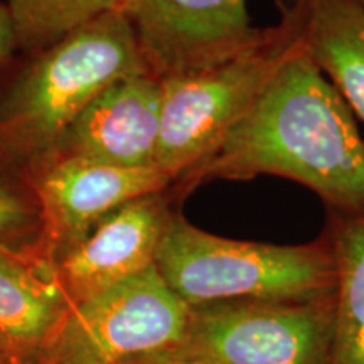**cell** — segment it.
<instances>
[{
	"instance_id": "cell-1",
	"label": "cell",
	"mask_w": 364,
	"mask_h": 364,
	"mask_svg": "<svg viewBox=\"0 0 364 364\" xmlns=\"http://www.w3.org/2000/svg\"><path fill=\"white\" fill-rule=\"evenodd\" d=\"M354 117L304 46L171 193L182 199L211 181L277 176L314 191L339 216L364 215V136Z\"/></svg>"
},
{
	"instance_id": "cell-13",
	"label": "cell",
	"mask_w": 364,
	"mask_h": 364,
	"mask_svg": "<svg viewBox=\"0 0 364 364\" xmlns=\"http://www.w3.org/2000/svg\"><path fill=\"white\" fill-rule=\"evenodd\" d=\"M329 241L336 265L332 364H364V215L339 216Z\"/></svg>"
},
{
	"instance_id": "cell-17",
	"label": "cell",
	"mask_w": 364,
	"mask_h": 364,
	"mask_svg": "<svg viewBox=\"0 0 364 364\" xmlns=\"http://www.w3.org/2000/svg\"><path fill=\"white\" fill-rule=\"evenodd\" d=\"M130 364H204V363L182 356V354H179L177 351H167L161 354H154V356L136 359V361Z\"/></svg>"
},
{
	"instance_id": "cell-15",
	"label": "cell",
	"mask_w": 364,
	"mask_h": 364,
	"mask_svg": "<svg viewBox=\"0 0 364 364\" xmlns=\"http://www.w3.org/2000/svg\"><path fill=\"white\" fill-rule=\"evenodd\" d=\"M0 248L44 252V218L31 172L0 164ZM48 255V253H46Z\"/></svg>"
},
{
	"instance_id": "cell-9",
	"label": "cell",
	"mask_w": 364,
	"mask_h": 364,
	"mask_svg": "<svg viewBox=\"0 0 364 364\" xmlns=\"http://www.w3.org/2000/svg\"><path fill=\"white\" fill-rule=\"evenodd\" d=\"M174 203L171 189L125 203L54 260L73 306L156 267Z\"/></svg>"
},
{
	"instance_id": "cell-14",
	"label": "cell",
	"mask_w": 364,
	"mask_h": 364,
	"mask_svg": "<svg viewBox=\"0 0 364 364\" xmlns=\"http://www.w3.org/2000/svg\"><path fill=\"white\" fill-rule=\"evenodd\" d=\"M120 4L122 0H2L17 49L41 53Z\"/></svg>"
},
{
	"instance_id": "cell-12",
	"label": "cell",
	"mask_w": 364,
	"mask_h": 364,
	"mask_svg": "<svg viewBox=\"0 0 364 364\" xmlns=\"http://www.w3.org/2000/svg\"><path fill=\"white\" fill-rule=\"evenodd\" d=\"M307 56L364 122V9L354 0H279Z\"/></svg>"
},
{
	"instance_id": "cell-7",
	"label": "cell",
	"mask_w": 364,
	"mask_h": 364,
	"mask_svg": "<svg viewBox=\"0 0 364 364\" xmlns=\"http://www.w3.org/2000/svg\"><path fill=\"white\" fill-rule=\"evenodd\" d=\"M145 68L161 81L193 75L252 48L268 27L252 24L247 0H122Z\"/></svg>"
},
{
	"instance_id": "cell-3",
	"label": "cell",
	"mask_w": 364,
	"mask_h": 364,
	"mask_svg": "<svg viewBox=\"0 0 364 364\" xmlns=\"http://www.w3.org/2000/svg\"><path fill=\"white\" fill-rule=\"evenodd\" d=\"M159 273L189 307L226 300H297L332 295L329 238L272 245L223 238L176 211L159 250Z\"/></svg>"
},
{
	"instance_id": "cell-8",
	"label": "cell",
	"mask_w": 364,
	"mask_h": 364,
	"mask_svg": "<svg viewBox=\"0 0 364 364\" xmlns=\"http://www.w3.org/2000/svg\"><path fill=\"white\" fill-rule=\"evenodd\" d=\"M44 218V247L53 263L125 203L172 188L157 167L125 169L80 157H59L29 171Z\"/></svg>"
},
{
	"instance_id": "cell-20",
	"label": "cell",
	"mask_w": 364,
	"mask_h": 364,
	"mask_svg": "<svg viewBox=\"0 0 364 364\" xmlns=\"http://www.w3.org/2000/svg\"><path fill=\"white\" fill-rule=\"evenodd\" d=\"M0 356H2V354H0Z\"/></svg>"
},
{
	"instance_id": "cell-19",
	"label": "cell",
	"mask_w": 364,
	"mask_h": 364,
	"mask_svg": "<svg viewBox=\"0 0 364 364\" xmlns=\"http://www.w3.org/2000/svg\"><path fill=\"white\" fill-rule=\"evenodd\" d=\"M354 2H356L358 6H361L364 9V0H354Z\"/></svg>"
},
{
	"instance_id": "cell-5",
	"label": "cell",
	"mask_w": 364,
	"mask_h": 364,
	"mask_svg": "<svg viewBox=\"0 0 364 364\" xmlns=\"http://www.w3.org/2000/svg\"><path fill=\"white\" fill-rule=\"evenodd\" d=\"M334 314V294L204 304L174 351L204 364H332Z\"/></svg>"
},
{
	"instance_id": "cell-18",
	"label": "cell",
	"mask_w": 364,
	"mask_h": 364,
	"mask_svg": "<svg viewBox=\"0 0 364 364\" xmlns=\"http://www.w3.org/2000/svg\"><path fill=\"white\" fill-rule=\"evenodd\" d=\"M0 364H16V363L11 361V359H7L6 356H0Z\"/></svg>"
},
{
	"instance_id": "cell-16",
	"label": "cell",
	"mask_w": 364,
	"mask_h": 364,
	"mask_svg": "<svg viewBox=\"0 0 364 364\" xmlns=\"http://www.w3.org/2000/svg\"><path fill=\"white\" fill-rule=\"evenodd\" d=\"M17 49L16 38H14V31L11 26V19L6 7L0 2V66L7 63V59L12 56V53Z\"/></svg>"
},
{
	"instance_id": "cell-11",
	"label": "cell",
	"mask_w": 364,
	"mask_h": 364,
	"mask_svg": "<svg viewBox=\"0 0 364 364\" xmlns=\"http://www.w3.org/2000/svg\"><path fill=\"white\" fill-rule=\"evenodd\" d=\"M73 304L44 252L0 248V354L36 364L56 339Z\"/></svg>"
},
{
	"instance_id": "cell-6",
	"label": "cell",
	"mask_w": 364,
	"mask_h": 364,
	"mask_svg": "<svg viewBox=\"0 0 364 364\" xmlns=\"http://www.w3.org/2000/svg\"><path fill=\"white\" fill-rule=\"evenodd\" d=\"M191 307L157 267L73 306L56 339L36 364H130L174 351Z\"/></svg>"
},
{
	"instance_id": "cell-10",
	"label": "cell",
	"mask_w": 364,
	"mask_h": 364,
	"mask_svg": "<svg viewBox=\"0 0 364 364\" xmlns=\"http://www.w3.org/2000/svg\"><path fill=\"white\" fill-rule=\"evenodd\" d=\"M161 112V80L150 73L118 80L76 117L46 162L80 157L125 169L156 167Z\"/></svg>"
},
{
	"instance_id": "cell-2",
	"label": "cell",
	"mask_w": 364,
	"mask_h": 364,
	"mask_svg": "<svg viewBox=\"0 0 364 364\" xmlns=\"http://www.w3.org/2000/svg\"><path fill=\"white\" fill-rule=\"evenodd\" d=\"M149 73L120 9L81 26L41 53L0 105V150L29 171L51 157L76 117L108 86Z\"/></svg>"
},
{
	"instance_id": "cell-4",
	"label": "cell",
	"mask_w": 364,
	"mask_h": 364,
	"mask_svg": "<svg viewBox=\"0 0 364 364\" xmlns=\"http://www.w3.org/2000/svg\"><path fill=\"white\" fill-rule=\"evenodd\" d=\"M262 41L193 75L162 81L156 167L174 182L216 147L262 97L277 73L304 51L297 22L282 11Z\"/></svg>"
}]
</instances>
